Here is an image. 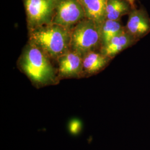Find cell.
Listing matches in <instances>:
<instances>
[{"label":"cell","instance_id":"6da1fadb","mask_svg":"<svg viewBox=\"0 0 150 150\" xmlns=\"http://www.w3.org/2000/svg\"><path fill=\"white\" fill-rule=\"evenodd\" d=\"M29 31V43L36 46L50 59H57L71 50V30L50 23Z\"/></svg>","mask_w":150,"mask_h":150},{"label":"cell","instance_id":"7a4b0ae2","mask_svg":"<svg viewBox=\"0 0 150 150\" xmlns=\"http://www.w3.org/2000/svg\"><path fill=\"white\" fill-rule=\"evenodd\" d=\"M22 71L36 87L56 85L59 82L50 59L40 48L28 43L20 59Z\"/></svg>","mask_w":150,"mask_h":150},{"label":"cell","instance_id":"3957f363","mask_svg":"<svg viewBox=\"0 0 150 150\" xmlns=\"http://www.w3.org/2000/svg\"><path fill=\"white\" fill-rule=\"evenodd\" d=\"M102 25L87 18L79 22L71 30V50L83 56L101 48Z\"/></svg>","mask_w":150,"mask_h":150},{"label":"cell","instance_id":"277c9868","mask_svg":"<svg viewBox=\"0 0 150 150\" xmlns=\"http://www.w3.org/2000/svg\"><path fill=\"white\" fill-rule=\"evenodd\" d=\"M28 30L53 21L57 0H23Z\"/></svg>","mask_w":150,"mask_h":150},{"label":"cell","instance_id":"5b68a950","mask_svg":"<svg viewBox=\"0 0 150 150\" xmlns=\"http://www.w3.org/2000/svg\"><path fill=\"white\" fill-rule=\"evenodd\" d=\"M85 18L80 0H57L52 22L71 30Z\"/></svg>","mask_w":150,"mask_h":150},{"label":"cell","instance_id":"8992f818","mask_svg":"<svg viewBox=\"0 0 150 150\" xmlns=\"http://www.w3.org/2000/svg\"><path fill=\"white\" fill-rule=\"evenodd\" d=\"M57 71L59 80L64 78H80L83 74V56L81 54L69 50L57 60Z\"/></svg>","mask_w":150,"mask_h":150},{"label":"cell","instance_id":"52a82bcc","mask_svg":"<svg viewBox=\"0 0 150 150\" xmlns=\"http://www.w3.org/2000/svg\"><path fill=\"white\" fill-rule=\"evenodd\" d=\"M126 31L137 41L150 32V19L144 10L132 9L125 26Z\"/></svg>","mask_w":150,"mask_h":150},{"label":"cell","instance_id":"ba28073f","mask_svg":"<svg viewBox=\"0 0 150 150\" xmlns=\"http://www.w3.org/2000/svg\"><path fill=\"white\" fill-rule=\"evenodd\" d=\"M137 41L125 28L123 31L100 48V52L110 59Z\"/></svg>","mask_w":150,"mask_h":150},{"label":"cell","instance_id":"9c48e42d","mask_svg":"<svg viewBox=\"0 0 150 150\" xmlns=\"http://www.w3.org/2000/svg\"><path fill=\"white\" fill-rule=\"evenodd\" d=\"M86 18L102 25L106 20L107 0H80Z\"/></svg>","mask_w":150,"mask_h":150},{"label":"cell","instance_id":"30bf717a","mask_svg":"<svg viewBox=\"0 0 150 150\" xmlns=\"http://www.w3.org/2000/svg\"><path fill=\"white\" fill-rule=\"evenodd\" d=\"M110 59L100 52L91 51L83 56V74L92 75L103 69Z\"/></svg>","mask_w":150,"mask_h":150},{"label":"cell","instance_id":"8fae6325","mask_svg":"<svg viewBox=\"0 0 150 150\" xmlns=\"http://www.w3.org/2000/svg\"><path fill=\"white\" fill-rule=\"evenodd\" d=\"M132 9L125 0H107L106 19L120 21L122 16L129 14Z\"/></svg>","mask_w":150,"mask_h":150},{"label":"cell","instance_id":"7c38bea8","mask_svg":"<svg viewBox=\"0 0 150 150\" xmlns=\"http://www.w3.org/2000/svg\"><path fill=\"white\" fill-rule=\"evenodd\" d=\"M125 28V26H123L120 21L106 19L103 23L101 28V47L122 32Z\"/></svg>","mask_w":150,"mask_h":150},{"label":"cell","instance_id":"4fadbf2b","mask_svg":"<svg viewBox=\"0 0 150 150\" xmlns=\"http://www.w3.org/2000/svg\"><path fill=\"white\" fill-rule=\"evenodd\" d=\"M82 124L79 119H72L69 124V129L70 134L73 135L79 134L82 131Z\"/></svg>","mask_w":150,"mask_h":150},{"label":"cell","instance_id":"5bb4252c","mask_svg":"<svg viewBox=\"0 0 150 150\" xmlns=\"http://www.w3.org/2000/svg\"><path fill=\"white\" fill-rule=\"evenodd\" d=\"M125 1L129 2L132 9L136 8V7H135V1H136V0H125Z\"/></svg>","mask_w":150,"mask_h":150}]
</instances>
